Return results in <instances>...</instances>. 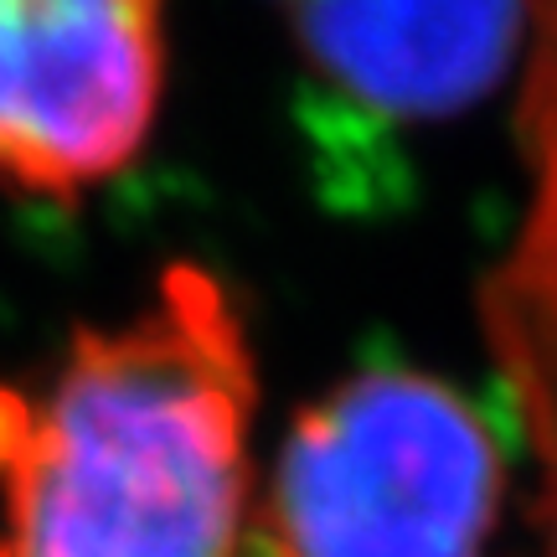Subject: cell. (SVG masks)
I'll return each instance as SVG.
<instances>
[{"mask_svg": "<svg viewBox=\"0 0 557 557\" xmlns=\"http://www.w3.org/2000/svg\"><path fill=\"white\" fill-rule=\"evenodd\" d=\"M165 78L156 5L0 0V176L73 197L124 171Z\"/></svg>", "mask_w": 557, "mask_h": 557, "instance_id": "3", "label": "cell"}, {"mask_svg": "<svg viewBox=\"0 0 557 557\" xmlns=\"http://www.w3.org/2000/svg\"><path fill=\"white\" fill-rule=\"evenodd\" d=\"M496 506L500 444L475 403L377 367L295 418L253 557H480Z\"/></svg>", "mask_w": 557, "mask_h": 557, "instance_id": "2", "label": "cell"}, {"mask_svg": "<svg viewBox=\"0 0 557 557\" xmlns=\"http://www.w3.org/2000/svg\"><path fill=\"white\" fill-rule=\"evenodd\" d=\"M517 5H299L289 32L305 58L310 124L351 156L361 139L459 114L491 94L517 52Z\"/></svg>", "mask_w": 557, "mask_h": 557, "instance_id": "4", "label": "cell"}, {"mask_svg": "<svg viewBox=\"0 0 557 557\" xmlns=\"http://www.w3.org/2000/svg\"><path fill=\"white\" fill-rule=\"evenodd\" d=\"M253 357L233 299L171 269L78 331L41 393L0 387V557H253Z\"/></svg>", "mask_w": 557, "mask_h": 557, "instance_id": "1", "label": "cell"}, {"mask_svg": "<svg viewBox=\"0 0 557 557\" xmlns=\"http://www.w3.org/2000/svg\"><path fill=\"white\" fill-rule=\"evenodd\" d=\"M542 438H547V532H553V557H557V398L537 408Z\"/></svg>", "mask_w": 557, "mask_h": 557, "instance_id": "6", "label": "cell"}, {"mask_svg": "<svg viewBox=\"0 0 557 557\" xmlns=\"http://www.w3.org/2000/svg\"><path fill=\"white\" fill-rule=\"evenodd\" d=\"M537 139L547 197H542L537 233L527 243V259L517 269V295H511V320H517L511 351L521 361V382H532L547 361H557V21L537 78Z\"/></svg>", "mask_w": 557, "mask_h": 557, "instance_id": "5", "label": "cell"}]
</instances>
